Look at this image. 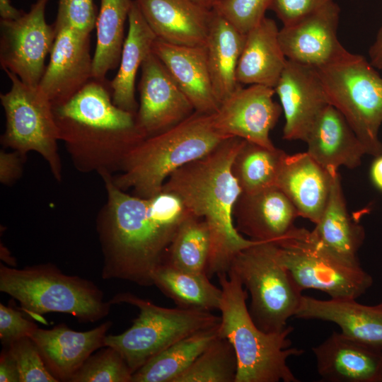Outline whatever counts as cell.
<instances>
[{"label": "cell", "instance_id": "1f68e13d", "mask_svg": "<svg viewBox=\"0 0 382 382\" xmlns=\"http://www.w3.org/2000/svg\"><path fill=\"white\" fill-rule=\"evenodd\" d=\"M205 272H190L163 264L154 272L153 284L178 307L210 311L219 309L222 291Z\"/></svg>", "mask_w": 382, "mask_h": 382}, {"label": "cell", "instance_id": "7402d4cb", "mask_svg": "<svg viewBox=\"0 0 382 382\" xmlns=\"http://www.w3.org/2000/svg\"><path fill=\"white\" fill-rule=\"evenodd\" d=\"M152 52L161 61L195 111L213 114L219 108L212 85L206 47L154 41Z\"/></svg>", "mask_w": 382, "mask_h": 382}, {"label": "cell", "instance_id": "484cf974", "mask_svg": "<svg viewBox=\"0 0 382 382\" xmlns=\"http://www.w3.org/2000/svg\"><path fill=\"white\" fill-rule=\"evenodd\" d=\"M274 20L265 17L245 34L236 79L240 84L274 88L287 62Z\"/></svg>", "mask_w": 382, "mask_h": 382}, {"label": "cell", "instance_id": "9c48e42d", "mask_svg": "<svg viewBox=\"0 0 382 382\" xmlns=\"http://www.w3.org/2000/svg\"><path fill=\"white\" fill-rule=\"evenodd\" d=\"M228 271L249 292V313L255 325L267 333L284 330L303 295L282 263L276 243L256 241L243 248L232 259Z\"/></svg>", "mask_w": 382, "mask_h": 382}, {"label": "cell", "instance_id": "4fadbf2b", "mask_svg": "<svg viewBox=\"0 0 382 382\" xmlns=\"http://www.w3.org/2000/svg\"><path fill=\"white\" fill-rule=\"evenodd\" d=\"M274 93L273 88L265 86H240L213 113L215 127L226 137H239L274 149L270 132L277 124L282 109L274 101Z\"/></svg>", "mask_w": 382, "mask_h": 382}, {"label": "cell", "instance_id": "4dcf8cb0", "mask_svg": "<svg viewBox=\"0 0 382 382\" xmlns=\"http://www.w3.org/2000/svg\"><path fill=\"white\" fill-rule=\"evenodd\" d=\"M133 0H100L93 56V78L105 82L107 74L119 66L125 41V25Z\"/></svg>", "mask_w": 382, "mask_h": 382}, {"label": "cell", "instance_id": "d590c367", "mask_svg": "<svg viewBox=\"0 0 382 382\" xmlns=\"http://www.w3.org/2000/svg\"><path fill=\"white\" fill-rule=\"evenodd\" d=\"M132 374L120 354L106 347L91 354L69 382H131Z\"/></svg>", "mask_w": 382, "mask_h": 382}, {"label": "cell", "instance_id": "b9f144b4", "mask_svg": "<svg viewBox=\"0 0 382 382\" xmlns=\"http://www.w3.org/2000/svg\"><path fill=\"white\" fill-rule=\"evenodd\" d=\"M25 159L16 151L7 152L1 149L0 151V182L8 186L17 181L23 174V165Z\"/></svg>", "mask_w": 382, "mask_h": 382}, {"label": "cell", "instance_id": "7dc6e473", "mask_svg": "<svg viewBox=\"0 0 382 382\" xmlns=\"http://www.w3.org/2000/svg\"><path fill=\"white\" fill-rule=\"evenodd\" d=\"M192 1L207 8H212V0H192Z\"/></svg>", "mask_w": 382, "mask_h": 382}, {"label": "cell", "instance_id": "5b68a950", "mask_svg": "<svg viewBox=\"0 0 382 382\" xmlns=\"http://www.w3.org/2000/svg\"><path fill=\"white\" fill-rule=\"evenodd\" d=\"M222 291L219 310V335L232 345L237 357L235 382H298L287 364L288 359L303 350L291 347L289 337L294 328L267 333L253 320L246 306L248 292L232 271L218 275Z\"/></svg>", "mask_w": 382, "mask_h": 382}, {"label": "cell", "instance_id": "681fc988", "mask_svg": "<svg viewBox=\"0 0 382 382\" xmlns=\"http://www.w3.org/2000/svg\"><path fill=\"white\" fill-rule=\"evenodd\" d=\"M381 382H382V375H381Z\"/></svg>", "mask_w": 382, "mask_h": 382}, {"label": "cell", "instance_id": "ac0fdd59", "mask_svg": "<svg viewBox=\"0 0 382 382\" xmlns=\"http://www.w3.org/2000/svg\"><path fill=\"white\" fill-rule=\"evenodd\" d=\"M235 227L250 240L277 242L295 228L299 213L277 186L253 193L242 192L233 208Z\"/></svg>", "mask_w": 382, "mask_h": 382}, {"label": "cell", "instance_id": "e575fe53", "mask_svg": "<svg viewBox=\"0 0 382 382\" xmlns=\"http://www.w3.org/2000/svg\"><path fill=\"white\" fill-rule=\"evenodd\" d=\"M237 370L232 345L218 335L175 382H235Z\"/></svg>", "mask_w": 382, "mask_h": 382}, {"label": "cell", "instance_id": "3957f363", "mask_svg": "<svg viewBox=\"0 0 382 382\" xmlns=\"http://www.w3.org/2000/svg\"><path fill=\"white\" fill-rule=\"evenodd\" d=\"M106 82L92 79L67 102L54 107L59 139L81 173L112 174L147 137L136 114L115 105Z\"/></svg>", "mask_w": 382, "mask_h": 382}, {"label": "cell", "instance_id": "277c9868", "mask_svg": "<svg viewBox=\"0 0 382 382\" xmlns=\"http://www.w3.org/2000/svg\"><path fill=\"white\" fill-rule=\"evenodd\" d=\"M212 115L195 111L173 127L145 138L127 155L121 173L112 175L114 183L139 197L161 193L175 170L207 155L228 138L216 129Z\"/></svg>", "mask_w": 382, "mask_h": 382}, {"label": "cell", "instance_id": "f35d334b", "mask_svg": "<svg viewBox=\"0 0 382 382\" xmlns=\"http://www.w3.org/2000/svg\"><path fill=\"white\" fill-rule=\"evenodd\" d=\"M98 13L94 0H59L56 30L62 26L91 34L96 27Z\"/></svg>", "mask_w": 382, "mask_h": 382}, {"label": "cell", "instance_id": "74e56055", "mask_svg": "<svg viewBox=\"0 0 382 382\" xmlns=\"http://www.w3.org/2000/svg\"><path fill=\"white\" fill-rule=\"evenodd\" d=\"M8 347L20 376V382H58L49 371L33 340L23 337Z\"/></svg>", "mask_w": 382, "mask_h": 382}, {"label": "cell", "instance_id": "f6af8a7d", "mask_svg": "<svg viewBox=\"0 0 382 382\" xmlns=\"http://www.w3.org/2000/svg\"><path fill=\"white\" fill-rule=\"evenodd\" d=\"M370 176L374 185L382 191V154L375 157L371 166Z\"/></svg>", "mask_w": 382, "mask_h": 382}, {"label": "cell", "instance_id": "e0dca14e", "mask_svg": "<svg viewBox=\"0 0 382 382\" xmlns=\"http://www.w3.org/2000/svg\"><path fill=\"white\" fill-rule=\"evenodd\" d=\"M274 89L285 118L283 138L306 141L316 120L330 104L316 68L287 60Z\"/></svg>", "mask_w": 382, "mask_h": 382}, {"label": "cell", "instance_id": "f546056e", "mask_svg": "<svg viewBox=\"0 0 382 382\" xmlns=\"http://www.w3.org/2000/svg\"><path fill=\"white\" fill-rule=\"evenodd\" d=\"M219 323L175 342L132 374L131 382H175L219 335Z\"/></svg>", "mask_w": 382, "mask_h": 382}, {"label": "cell", "instance_id": "2e32d148", "mask_svg": "<svg viewBox=\"0 0 382 382\" xmlns=\"http://www.w3.org/2000/svg\"><path fill=\"white\" fill-rule=\"evenodd\" d=\"M57 33L39 88L53 106L67 102L93 78L90 34L62 26Z\"/></svg>", "mask_w": 382, "mask_h": 382}, {"label": "cell", "instance_id": "ab89813d", "mask_svg": "<svg viewBox=\"0 0 382 382\" xmlns=\"http://www.w3.org/2000/svg\"><path fill=\"white\" fill-rule=\"evenodd\" d=\"M37 325L25 318L22 313L9 306L0 303V340L4 347L30 335Z\"/></svg>", "mask_w": 382, "mask_h": 382}, {"label": "cell", "instance_id": "d4e9b609", "mask_svg": "<svg viewBox=\"0 0 382 382\" xmlns=\"http://www.w3.org/2000/svg\"><path fill=\"white\" fill-rule=\"evenodd\" d=\"M294 318L333 323L345 335L382 350V301L367 306L356 299L320 300L302 296Z\"/></svg>", "mask_w": 382, "mask_h": 382}, {"label": "cell", "instance_id": "4316f807", "mask_svg": "<svg viewBox=\"0 0 382 382\" xmlns=\"http://www.w3.org/2000/svg\"><path fill=\"white\" fill-rule=\"evenodd\" d=\"M128 32L125 38L117 73L109 88L113 103L128 112L137 114L139 105L135 98L137 71L152 47L156 36L133 0L128 16Z\"/></svg>", "mask_w": 382, "mask_h": 382}, {"label": "cell", "instance_id": "83f0119b", "mask_svg": "<svg viewBox=\"0 0 382 382\" xmlns=\"http://www.w3.org/2000/svg\"><path fill=\"white\" fill-rule=\"evenodd\" d=\"M311 238L335 255L351 261L359 260L357 253L363 244V226L349 215L339 173L333 175L329 198Z\"/></svg>", "mask_w": 382, "mask_h": 382}, {"label": "cell", "instance_id": "836d02e7", "mask_svg": "<svg viewBox=\"0 0 382 382\" xmlns=\"http://www.w3.org/2000/svg\"><path fill=\"white\" fill-rule=\"evenodd\" d=\"M211 249L207 222L190 213L180 225L163 264L190 272H205Z\"/></svg>", "mask_w": 382, "mask_h": 382}, {"label": "cell", "instance_id": "7bdbcfd3", "mask_svg": "<svg viewBox=\"0 0 382 382\" xmlns=\"http://www.w3.org/2000/svg\"><path fill=\"white\" fill-rule=\"evenodd\" d=\"M0 381L20 382L16 363L6 347H4L0 354Z\"/></svg>", "mask_w": 382, "mask_h": 382}, {"label": "cell", "instance_id": "7c38bea8", "mask_svg": "<svg viewBox=\"0 0 382 382\" xmlns=\"http://www.w3.org/2000/svg\"><path fill=\"white\" fill-rule=\"evenodd\" d=\"M49 0H36L14 19L0 20V64L24 83L37 86L45 71L57 31L45 20Z\"/></svg>", "mask_w": 382, "mask_h": 382}, {"label": "cell", "instance_id": "52a82bcc", "mask_svg": "<svg viewBox=\"0 0 382 382\" xmlns=\"http://www.w3.org/2000/svg\"><path fill=\"white\" fill-rule=\"evenodd\" d=\"M330 104L346 118L366 154H382V77L364 56L348 52L315 67Z\"/></svg>", "mask_w": 382, "mask_h": 382}, {"label": "cell", "instance_id": "44dd1931", "mask_svg": "<svg viewBox=\"0 0 382 382\" xmlns=\"http://www.w3.org/2000/svg\"><path fill=\"white\" fill-rule=\"evenodd\" d=\"M157 39L185 46L206 45L212 8L192 0H134Z\"/></svg>", "mask_w": 382, "mask_h": 382}, {"label": "cell", "instance_id": "f1b7e54d", "mask_svg": "<svg viewBox=\"0 0 382 382\" xmlns=\"http://www.w3.org/2000/svg\"><path fill=\"white\" fill-rule=\"evenodd\" d=\"M212 11L205 47L213 91L220 105L241 86L236 79V69L245 34Z\"/></svg>", "mask_w": 382, "mask_h": 382}, {"label": "cell", "instance_id": "603a6c76", "mask_svg": "<svg viewBox=\"0 0 382 382\" xmlns=\"http://www.w3.org/2000/svg\"><path fill=\"white\" fill-rule=\"evenodd\" d=\"M306 142V152L330 174L338 173L340 166L357 168L366 154L346 118L331 104L320 114Z\"/></svg>", "mask_w": 382, "mask_h": 382}, {"label": "cell", "instance_id": "cb8c5ba5", "mask_svg": "<svg viewBox=\"0 0 382 382\" xmlns=\"http://www.w3.org/2000/svg\"><path fill=\"white\" fill-rule=\"evenodd\" d=\"M335 174H330L307 152L286 154L276 186L292 202L299 216L316 224L327 204Z\"/></svg>", "mask_w": 382, "mask_h": 382}, {"label": "cell", "instance_id": "5bb4252c", "mask_svg": "<svg viewBox=\"0 0 382 382\" xmlns=\"http://www.w3.org/2000/svg\"><path fill=\"white\" fill-rule=\"evenodd\" d=\"M137 123L148 137L183 121L195 109L161 61L151 52L141 66Z\"/></svg>", "mask_w": 382, "mask_h": 382}, {"label": "cell", "instance_id": "60d3db41", "mask_svg": "<svg viewBox=\"0 0 382 382\" xmlns=\"http://www.w3.org/2000/svg\"><path fill=\"white\" fill-rule=\"evenodd\" d=\"M333 0H272V9L283 23H292L321 8Z\"/></svg>", "mask_w": 382, "mask_h": 382}, {"label": "cell", "instance_id": "8fae6325", "mask_svg": "<svg viewBox=\"0 0 382 382\" xmlns=\"http://www.w3.org/2000/svg\"><path fill=\"white\" fill-rule=\"evenodd\" d=\"M11 83L8 91L0 94L6 116V129L1 144L26 158L38 153L48 164L54 179H62V164L58 151V127L54 106L38 86L24 83L16 75L4 70Z\"/></svg>", "mask_w": 382, "mask_h": 382}, {"label": "cell", "instance_id": "6da1fadb", "mask_svg": "<svg viewBox=\"0 0 382 382\" xmlns=\"http://www.w3.org/2000/svg\"><path fill=\"white\" fill-rule=\"evenodd\" d=\"M100 177L107 192L96 220L103 257L102 278L154 285V274L164 263L190 212L172 193L162 191L151 197H139L117 187L112 174Z\"/></svg>", "mask_w": 382, "mask_h": 382}, {"label": "cell", "instance_id": "d6986e66", "mask_svg": "<svg viewBox=\"0 0 382 382\" xmlns=\"http://www.w3.org/2000/svg\"><path fill=\"white\" fill-rule=\"evenodd\" d=\"M107 320L85 332L59 324L52 329L37 328L29 337L35 343L49 371L59 381H70L93 352L105 347V338L112 326Z\"/></svg>", "mask_w": 382, "mask_h": 382}, {"label": "cell", "instance_id": "bcb514c9", "mask_svg": "<svg viewBox=\"0 0 382 382\" xmlns=\"http://www.w3.org/2000/svg\"><path fill=\"white\" fill-rule=\"evenodd\" d=\"M23 11L13 6L10 0H0V16L2 19L17 18Z\"/></svg>", "mask_w": 382, "mask_h": 382}, {"label": "cell", "instance_id": "8992f818", "mask_svg": "<svg viewBox=\"0 0 382 382\" xmlns=\"http://www.w3.org/2000/svg\"><path fill=\"white\" fill-rule=\"evenodd\" d=\"M0 291L42 323L45 321L42 316L47 313H66L80 323H95L106 317L112 306L93 282L65 274L50 262L22 269L1 264Z\"/></svg>", "mask_w": 382, "mask_h": 382}, {"label": "cell", "instance_id": "ba28073f", "mask_svg": "<svg viewBox=\"0 0 382 382\" xmlns=\"http://www.w3.org/2000/svg\"><path fill=\"white\" fill-rule=\"evenodd\" d=\"M109 301L112 305L128 303L139 310L129 329L105 338V347L117 350L132 374L178 340L221 321V317L210 311L164 308L130 292L117 294Z\"/></svg>", "mask_w": 382, "mask_h": 382}, {"label": "cell", "instance_id": "8d00e7d4", "mask_svg": "<svg viewBox=\"0 0 382 382\" xmlns=\"http://www.w3.org/2000/svg\"><path fill=\"white\" fill-rule=\"evenodd\" d=\"M272 0H218L212 9L246 34L265 17Z\"/></svg>", "mask_w": 382, "mask_h": 382}, {"label": "cell", "instance_id": "30bf717a", "mask_svg": "<svg viewBox=\"0 0 382 382\" xmlns=\"http://www.w3.org/2000/svg\"><path fill=\"white\" fill-rule=\"evenodd\" d=\"M274 243L282 263L301 291L316 289L333 299H357L373 284L372 277L359 260H348L326 250L311 238L306 228L296 227Z\"/></svg>", "mask_w": 382, "mask_h": 382}, {"label": "cell", "instance_id": "7a4b0ae2", "mask_svg": "<svg viewBox=\"0 0 382 382\" xmlns=\"http://www.w3.org/2000/svg\"><path fill=\"white\" fill-rule=\"evenodd\" d=\"M243 140L226 139L207 155L175 170L163 186L162 191L175 195L190 213L207 222L211 234L209 278L227 273L236 254L256 242L244 238L233 221L242 190L231 166Z\"/></svg>", "mask_w": 382, "mask_h": 382}, {"label": "cell", "instance_id": "ee69618b", "mask_svg": "<svg viewBox=\"0 0 382 382\" xmlns=\"http://www.w3.org/2000/svg\"><path fill=\"white\" fill-rule=\"evenodd\" d=\"M369 61L376 69L382 70V26L369 50Z\"/></svg>", "mask_w": 382, "mask_h": 382}, {"label": "cell", "instance_id": "9a60e30c", "mask_svg": "<svg viewBox=\"0 0 382 382\" xmlns=\"http://www.w3.org/2000/svg\"><path fill=\"white\" fill-rule=\"evenodd\" d=\"M340 8L332 1L318 11L283 25L279 42L286 59L318 67L331 63L348 51L337 38Z\"/></svg>", "mask_w": 382, "mask_h": 382}, {"label": "cell", "instance_id": "d6a6232c", "mask_svg": "<svg viewBox=\"0 0 382 382\" xmlns=\"http://www.w3.org/2000/svg\"><path fill=\"white\" fill-rule=\"evenodd\" d=\"M286 154L243 140L235 156L231 170L243 193H253L276 186Z\"/></svg>", "mask_w": 382, "mask_h": 382}, {"label": "cell", "instance_id": "c3c4849f", "mask_svg": "<svg viewBox=\"0 0 382 382\" xmlns=\"http://www.w3.org/2000/svg\"><path fill=\"white\" fill-rule=\"evenodd\" d=\"M218 0H212V6L213 4L216 2Z\"/></svg>", "mask_w": 382, "mask_h": 382}, {"label": "cell", "instance_id": "ffe728a7", "mask_svg": "<svg viewBox=\"0 0 382 382\" xmlns=\"http://www.w3.org/2000/svg\"><path fill=\"white\" fill-rule=\"evenodd\" d=\"M312 350L318 375L325 381L381 382V349L334 331Z\"/></svg>", "mask_w": 382, "mask_h": 382}]
</instances>
